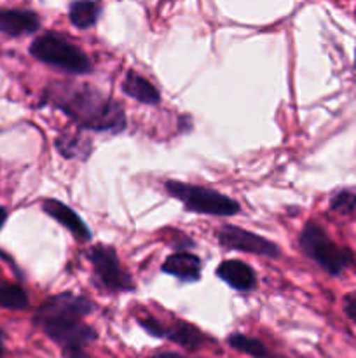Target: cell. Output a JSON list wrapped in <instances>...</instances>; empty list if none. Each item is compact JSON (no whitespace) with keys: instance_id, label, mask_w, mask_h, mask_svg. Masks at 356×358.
<instances>
[{"instance_id":"6da1fadb","label":"cell","mask_w":356,"mask_h":358,"mask_svg":"<svg viewBox=\"0 0 356 358\" xmlns=\"http://www.w3.org/2000/svg\"><path fill=\"white\" fill-rule=\"evenodd\" d=\"M44 96L80 128L93 131H121L126 128V115L121 105L86 84H49Z\"/></svg>"},{"instance_id":"7a4b0ae2","label":"cell","mask_w":356,"mask_h":358,"mask_svg":"<svg viewBox=\"0 0 356 358\" xmlns=\"http://www.w3.org/2000/svg\"><path fill=\"white\" fill-rule=\"evenodd\" d=\"M93 308V303L86 297L70 292L58 294L38 308L35 324L63 350L86 348L98 338L96 331L82 322Z\"/></svg>"},{"instance_id":"3957f363","label":"cell","mask_w":356,"mask_h":358,"mask_svg":"<svg viewBox=\"0 0 356 358\" xmlns=\"http://www.w3.org/2000/svg\"><path fill=\"white\" fill-rule=\"evenodd\" d=\"M300 248L309 259H313L321 269L332 276H339L353 264L355 257L344 247H339L327 234V231L316 222H307L300 233Z\"/></svg>"},{"instance_id":"277c9868","label":"cell","mask_w":356,"mask_h":358,"mask_svg":"<svg viewBox=\"0 0 356 358\" xmlns=\"http://www.w3.org/2000/svg\"><path fill=\"white\" fill-rule=\"evenodd\" d=\"M30 55L38 62L65 70V72H91V62L86 52L56 31H47V34H42L40 37L35 38L30 45Z\"/></svg>"},{"instance_id":"5b68a950","label":"cell","mask_w":356,"mask_h":358,"mask_svg":"<svg viewBox=\"0 0 356 358\" xmlns=\"http://www.w3.org/2000/svg\"><path fill=\"white\" fill-rule=\"evenodd\" d=\"M166 191L168 194L184 203L188 212L218 217H232L239 213L237 201L230 199L229 196H223L220 192L213 191V189L170 180L166 182Z\"/></svg>"},{"instance_id":"8992f818","label":"cell","mask_w":356,"mask_h":358,"mask_svg":"<svg viewBox=\"0 0 356 358\" xmlns=\"http://www.w3.org/2000/svg\"><path fill=\"white\" fill-rule=\"evenodd\" d=\"M91 264H93L94 271H96L100 282L107 287L108 290L114 292H129L135 289L131 276L121 268L117 254L112 247L107 245H96L87 252Z\"/></svg>"},{"instance_id":"52a82bcc","label":"cell","mask_w":356,"mask_h":358,"mask_svg":"<svg viewBox=\"0 0 356 358\" xmlns=\"http://www.w3.org/2000/svg\"><path fill=\"white\" fill-rule=\"evenodd\" d=\"M216 240L222 247L229 248V250L246 252V254L262 255V257L269 259H276L281 255L279 248L272 241L246 229H241L237 226H222L216 233Z\"/></svg>"},{"instance_id":"ba28073f","label":"cell","mask_w":356,"mask_h":358,"mask_svg":"<svg viewBox=\"0 0 356 358\" xmlns=\"http://www.w3.org/2000/svg\"><path fill=\"white\" fill-rule=\"evenodd\" d=\"M40 27V17L28 9H0V34L9 37L34 34Z\"/></svg>"},{"instance_id":"9c48e42d","label":"cell","mask_w":356,"mask_h":358,"mask_svg":"<svg viewBox=\"0 0 356 358\" xmlns=\"http://www.w3.org/2000/svg\"><path fill=\"white\" fill-rule=\"evenodd\" d=\"M42 208H44V212L47 213L49 217H52L59 226L68 229L77 240L80 241L91 240L89 227H87L86 224H84V220L80 219V217L77 215L70 206H66L65 203L58 201V199H45Z\"/></svg>"},{"instance_id":"30bf717a","label":"cell","mask_w":356,"mask_h":358,"mask_svg":"<svg viewBox=\"0 0 356 358\" xmlns=\"http://www.w3.org/2000/svg\"><path fill=\"white\" fill-rule=\"evenodd\" d=\"M216 276L220 280L230 285L232 289L241 290V292H248L257 285V278H255L253 269L248 264L241 261H225L216 268Z\"/></svg>"},{"instance_id":"8fae6325","label":"cell","mask_w":356,"mask_h":358,"mask_svg":"<svg viewBox=\"0 0 356 358\" xmlns=\"http://www.w3.org/2000/svg\"><path fill=\"white\" fill-rule=\"evenodd\" d=\"M163 338L170 339L171 343H177L178 346H181L185 350H199L206 343V336L195 325L184 320L175 322L170 327L164 325Z\"/></svg>"},{"instance_id":"7c38bea8","label":"cell","mask_w":356,"mask_h":358,"mask_svg":"<svg viewBox=\"0 0 356 358\" xmlns=\"http://www.w3.org/2000/svg\"><path fill=\"white\" fill-rule=\"evenodd\" d=\"M163 271L180 280H185V282H192V280H199L201 261L194 254L180 252V254H173L166 259V262L163 264Z\"/></svg>"},{"instance_id":"4fadbf2b","label":"cell","mask_w":356,"mask_h":358,"mask_svg":"<svg viewBox=\"0 0 356 358\" xmlns=\"http://www.w3.org/2000/svg\"><path fill=\"white\" fill-rule=\"evenodd\" d=\"M122 91H124L128 96L135 98L136 101L145 105H156L159 103L161 94L159 91L154 87V84H150L145 77L138 76L135 72H128V76L124 77L121 84Z\"/></svg>"},{"instance_id":"5bb4252c","label":"cell","mask_w":356,"mask_h":358,"mask_svg":"<svg viewBox=\"0 0 356 358\" xmlns=\"http://www.w3.org/2000/svg\"><path fill=\"white\" fill-rule=\"evenodd\" d=\"M101 6L96 0H73L70 3L68 17L73 27L77 28H91L96 24L100 17Z\"/></svg>"},{"instance_id":"9a60e30c","label":"cell","mask_w":356,"mask_h":358,"mask_svg":"<svg viewBox=\"0 0 356 358\" xmlns=\"http://www.w3.org/2000/svg\"><path fill=\"white\" fill-rule=\"evenodd\" d=\"M0 306L7 310H24L28 306V296L16 283L0 280Z\"/></svg>"},{"instance_id":"2e32d148","label":"cell","mask_w":356,"mask_h":358,"mask_svg":"<svg viewBox=\"0 0 356 358\" xmlns=\"http://www.w3.org/2000/svg\"><path fill=\"white\" fill-rule=\"evenodd\" d=\"M227 343H229L230 348L246 353V355L253 358H262L269 352V350L265 348L264 343L244 334H230L229 338H227Z\"/></svg>"},{"instance_id":"e0dca14e","label":"cell","mask_w":356,"mask_h":358,"mask_svg":"<svg viewBox=\"0 0 356 358\" xmlns=\"http://www.w3.org/2000/svg\"><path fill=\"white\" fill-rule=\"evenodd\" d=\"M330 210L341 215H349L356 210V187L339 189L330 198Z\"/></svg>"},{"instance_id":"ac0fdd59","label":"cell","mask_w":356,"mask_h":358,"mask_svg":"<svg viewBox=\"0 0 356 358\" xmlns=\"http://www.w3.org/2000/svg\"><path fill=\"white\" fill-rule=\"evenodd\" d=\"M56 147H58V150L61 152V156L65 157H77L80 156V152H86L89 154V150L87 149H82V145H80V140L77 138V136H61V138L56 140Z\"/></svg>"},{"instance_id":"d6986e66","label":"cell","mask_w":356,"mask_h":358,"mask_svg":"<svg viewBox=\"0 0 356 358\" xmlns=\"http://www.w3.org/2000/svg\"><path fill=\"white\" fill-rule=\"evenodd\" d=\"M140 325L154 338H163L164 336V325L159 320H156V318H142Z\"/></svg>"},{"instance_id":"ffe728a7","label":"cell","mask_w":356,"mask_h":358,"mask_svg":"<svg viewBox=\"0 0 356 358\" xmlns=\"http://www.w3.org/2000/svg\"><path fill=\"white\" fill-rule=\"evenodd\" d=\"M344 311L349 318L356 324V290L344 297Z\"/></svg>"},{"instance_id":"44dd1931","label":"cell","mask_w":356,"mask_h":358,"mask_svg":"<svg viewBox=\"0 0 356 358\" xmlns=\"http://www.w3.org/2000/svg\"><path fill=\"white\" fill-rule=\"evenodd\" d=\"M63 358H89V355L84 352V348H65Z\"/></svg>"},{"instance_id":"7402d4cb","label":"cell","mask_w":356,"mask_h":358,"mask_svg":"<svg viewBox=\"0 0 356 358\" xmlns=\"http://www.w3.org/2000/svg\"><path fill=\"white\" fill-rule=\"evenodd\" d=\"M152 358H191V357H185L181 355V353H175V352H159Z\"/></svg>"},{"instance_id":"603a6c76","label":"cell","mask_w":356,"mask_h":358,"mask_svg":"<svg viewBox=\"0 0 356 358\" xmlns=\"http://www.w3.org/2000/svg\"><path fill=\"white\" fill-rule=\"evenodd\" d=\"M6 219H7V210L3 208V206H0V227L6 224Z\"/></svg>"},{"instance_id":"cb8c5ba5","label":"cell","mask_w":356,"mask_h":358,"mask_svg":"<svg viewBox=\"0 0 356 358\" xmlns=\"http://www.w3.org/2000/svg\"><path fill=\"white\" fill-rule=\"evenodd\" d=\"M3 339H6V336H3V332L0 331V357H2L3 353Z\"/></svg>"},{"instance_id":"d4e9b609","label":"cell","mask_w":356,"mask_h":358,"mask_svg":"<svg viewBox=\"0 0 356 358\" xmlns=\"http://www.w3.org/2000/svg\"><path fill=\"white\" fill-rule=\"evenodd\" d=\"M264 358H285V357H279V355H274V353H271V352H269V353H267V355H265Z\"/></svg>"},{"instance_id":"484cf974","label":"cell","mask_w":356,"mask_h":358,"mask_svg":"<svg viewBox=\"0 0 356 358\" xmlns=\"http://www.w3.org/2000/svg\"><path fill=\"white\" fill-rule=\"evenodd\" d=\"M355 66H356V55H355Z\"/></svg>"}]
</instances>
